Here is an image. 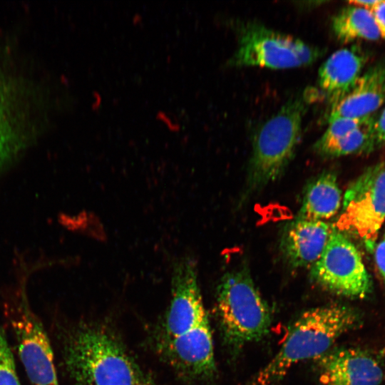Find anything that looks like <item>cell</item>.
<instances>
[{
  "label": "cell",
  "mask_w": 385,
  "mask_h": 385,
  "mask_svg": "<svg viewBox=\"0 0 385 385\" xmlns=\"http://www.w3.org/2000/svg\"><path fill=\"white\" fill-rule=\"evenodd\" d=\"M171 285L169 306L155 331V350L184 382H208L217 371L212 336L190 258L175 263Z\"/></svg>",
  "instance_id": "cell-1"
},
{
  "label": "cell",
  "mask_w": 385,
  "mask_h": 385,
  "mask_svg": "<svg viewBox=\"0 0 385 385\" xmlns=\"http://www.w3.org/2000/svg\"><path fill=\"white\" fill-rule=\"evenodd\" d=\"M63 359L73 385H157L114 329L103 322H83L71 329Z\"/></svg>",
  "instance_id": "cell-2"
},
{
  "label": "cell",
  "mask_w": 385,
  "mask_h": 385,
  "mask_svg": "<svg viewBox=\"0 0 385 385\" xmlns=\"http://www.w3.org/2000/svg\"><path fill=\"white\" fill-rule=\"evenodd\" d=\"M361 323L359 312L344 304L304 312L289 327L276 354L245 385L275 384L295 365L324 355L339 337Z\"/></svg>",
  "instance_id": "cell-3"
},
{
  "label": "cell",
  "mask_w": 385,
  "mask_h": 385,
  "mask_svg": "<svg viewBox=\"0 0 385 385\" xmlns=\"http://www.w3.org/2000/svg\"><path fill=\"white\" fill-rule=\"evenodd\" d=\"M317 96V91L309 88L291 97L255 133L245 197L259 192L284 173L299 142L303 117Z\"/></svg>",
  "instance_id": "cell-4"
},
{
  "label": "cell",
  "mask_w": 385,
  "mask_h": 385,
  "mask_svg": "<svg viewBox=\"0 0 385 385\" xmlns=\"http://www.w3.org/2000/svg\"><path fill=\"white\" fill-rule=\"evenodd\" d=\"M216 311L225 344L234 354L267 335L272 323L270 309L245 266L222 277Z\"/></svg>",
  "instance_id": "cell-5"
},
{
  "label": "cell",
  "mask_w": 385,
  "mask_h": 385,
  "mask_svg": "<svg viewBox=\"0 0 385 385\" xmlns=\"http://www.w3.org/2000/svg\"><path fill=\"white\" fill-rule=\"evenodd\" d=\"M237 35V49L228 61L229 65L235 67L285 69L309 66L324 51L297 37L257 21L241 23Z\"/></svg>",
  "instance_id": "cell-6"
},
{
  "label": "cell",
  "mask_w": 385,
  "mask_h": 385,
  "mask_svg": "<svg viewBox=\"0 0 385 385\" xmlns=\"http://www.w3.org/2000/svg\"><path fill=\"white\" fill-rule=\"evenodd\" d=\"M310 277L325 289L346 297L364 299L372 291L371 279L359 250L336 227L310 268Z\"/></svg>",
  "instance_id": "cell-7"
},
{
  "label": "cell",
  "mask_w": 385,
  "mask_h": 385,
  "mask_svg": "<svg viewBox=\"0 0 385 385\" xmlns=\"http://www.w3.org/2000/svg\"><path fill=\"white\" fill-rule=\"evenodd\" d=\"M385 222V164L366 169L346 190L337 229L372 248Z\"/></svg>",
  "instance_id": "cell-8"
},
{
  "label": "cell",
  "mask_w": 385,
  "mask_h": 385,
  "mask_svg": "<svg viewBox=\"0 0 385 385\" xmlns=\"http://www.w3.org/2000/svg\"><path fill=\"white\" fill-rule=\"evenodd\" d=\"M8 309L19 354L32 385H59L52 349L39 319L24 300Z\"/></svg>",
  "instance_id": "cell-9"
},
{
  "label": "cell",
  "mask_w": 385,
  "mask_h": 385,
  "mask_svg": "<svg viewBox=\"0 0 385 385\" xmlns=\"http://www.w3.org/2000/svg\"><path fill=\"white\" fill-rule=\"evenodd\" d=\"M316 361L322 385H382L381 366L373 356L361 349H330Z\"/></svg>",
  "instance_id": "cell-10"
},
{
  "label": "cell",
  "mask_w": 385,
  "mask_h": 385,
  "mask_svg": "<svg viewBox=\"0 0 385 385\" xmlns=\"http://www.w3.org/2000/svg\"><path fill=\"white\" fill-rule=\"evenodd\" d=\"M324 221L297 218L284 227L280 249L294 268L312 267L319 260L332 230Z\"/></svg>",
  "instance_id": "cell-11"
},
{
  "label": "cell",
  "mask_w": 385,
  "mask_h": 385,
  "mask_svg": "<svg viewBox=\"0 0 385 385\" xmlns=\"http://www.w3.org/2000/svg\"><path fill=\"white\" fill-rule=\"evenodd\" d=\"M385 103V64H377L361 73L353 88L331 107L327 121L363 118Z\"/></svg>",
  "instance_id": "cell-12"
},
{
  "label": "cell",
  "mask_w": 385,
  "mask_h": 385,
  "mask_svg": "<svg viewBox=\"0 0 385 385\" xmlns=\"http://www.w3.org/2000/svg\"><path fill=\"white\" fill-rule=\"evenodd\" d=\"M366 57L356 46L339 49L321 65L318 83L331 107L345 96L361 75Z\"/></svg>",
  "instance_id": "cell-13"
},
{
  "label": "cell",
  "mask_w": 385,
  "mask_h": 385,
  "mask_svg": "<svg viewBox=\"0 0 385 385\" xmlns=\"http://www.w3.org/2000/svg\"><path fill=\"white\" fill-rule=\"evenodd\" d=\"M342 200L335 174L323 172L307 185L297 218L324 221L337 212Z\"/></svg>",
  "instance_id": "cell-14"
},
{
  "label": "cell",
  "mask_w": 385,
  "mask_h": 385,
  "mask_svg": "<svg viewBox=\"0 0 385 385\" xmlns=\"http://www.w3.org/2000/svg\"><path fill=\"white\" fill-rule=\"evenodd\" d=\"M14 97L0 76V173L16 157L24 143Z\"/></svg>",
  "instance_id": "cell-15"
},
{
  "label": "cell",
  "mask_w": 385,
  "mask_h": 385,
  "mask_svg": "<svg viewBox=\"0 0 385 385\" xmlns=\"http://www.w3.org/2000/svg\"><path fill=\"white\" fill-rule=\"evenodd\" d=\"M332 31L344 43L355 40L376 41L379 31L371 11L349 5L342 9L332 20Z\"/></svg>",
  "instance_id": "cell-16"
},
{
  "label": "cell",
  "mask_w": 385,
  "mask_h": 385,
  "mask_svg": "<svg viewBox=\"0 0 385 385\" xmlns=\"http://www.w3.org/2000/svg\"><path fill=\"white\" fill-rule=\"evenodd\" d=\"M371 116L356 129L337 140L319 155L324 158H337L350 154L369 152L375 148Z\"/></svg>",
  "instance_id": "cell-17"
},
{
  "label": "cell",
  "mask_w": 385,
  "mask_h": 385,
  "mask_svg": "<svg viewBox=\"0 0 385 385\" xmlns=\"http://www.w3.org/2000/svg\"><path fill=\"white\" fill-rule=\"evenodd\" d=\"M371 116L363 118H339L329 123L325 132L314 145V151L319 155L322 150L358 128Z\"/></svg>",
  "instance_id": "cell-18"
},
{
  "label": "cell",
  "mask_w": 385,
  "mask_h": 385,
  "mask_svg": "<svg viewBox=\"0 0 385 385\" xmlns=\"http://www.w3.org/2000/svg\"><path fill=\"white\" fill-rule=\"evenodd\" d=\"M0 385H20L12 353L0 329Z\"/></svg>",
  "instance_id": "cell-19"
},
{
  "label": "cell",
  "mask_w": 385,
  "mask_h": 385,
  "mask_svg": "<svg viewBox=\"0 0 385 385\" xmlns=\"http://www.w3.org/2000/svg\"><path fill=\"white\" fill-rule=\"evenodd\" d=\"M371 11L377 25L380 37L385 39V0H380Z\"/></svg>",
  "instance_id": "cell-20"
},
{
  "label": "cell",
  "mask_w": 385,
  "mask_h": 385,
  "mask_svg": "<svg viewBox=\"0 0 385 385\" xmlns=\"http://www.w3.org/2000/svg\"><path fill=\"white\" fill-rule=\"evenodd\" d=\"M375 147L385 143V108L373 125Z\"/></svg>",
  "instance_id": "cell-21"
},
{
  "label": "cell",
  "mask_w": 385,
  "mask_h": 385,
  "mask_svg": "<svg viewBox=\"0 0 385 385\" xmlns=\"http://www.w3.org/2000/svg\"><path fill=\"white\" fill-rule=\"evenodd\" d=\"M374 258L377 270L385 281V235L375 247Z\"/></svg>",
  "instance_id": "cell-22"
},
{
  "label": "cell",
  "mask_w": 385,
  "mask_h": 385,
  "mask_svg": "<svg viewBox=\"0 0 385 385\" xmlns=\"http://www.w3.org/2000/svg\"><path fill=\"white\" fill-rule=\"evenodd\" d=\"M379 1L380 0H351L348 4L371 11Z\"/></svg>",
  "instance_id": "cell-23"
}]
</instances>
